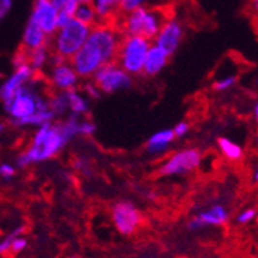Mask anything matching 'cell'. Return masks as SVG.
I'll return each mask as SVG.
<instances>
[{"mask_svg":"<svg viewBox=\"0 0 258 258\" xmlns=\"http://www.w3.org/2000/svg\"><path fill=\"white\" fill-rule=\"evenodd\" d=\"M151 45V40L147 37L127 35L121 41L120 48H118L117 64L131 76L141 74L144 61H145Z\"/></svg>","mask_w":258,"mask_h":258,"instance_id":"cell-1","label":"cell"},{"mask_svg":"<svg viewBox=\"0 0 258 258\" xmlns=\"http://www.w3.org/2000/svg\"><path fill=\"white\" fill-rule=\"evenodd\" d=\"M165 21L166 19L159 11L141 7L127 13L123 29L127 35H137L152 40L158 33Z\"/></svg>","mask_w":258,"mask_h":258,"instance_id":"cell-2","label":"cell"},{"mask_svg":"<svg viewBox=\"0 0 258 258\" xmlns=\"http://www.w3.org/2000/svg\"><path fill=\"white\" fill-rule=\"evenodd\" d=\"M91 26L81 23L72 18L70 22L56 31L54 36V49L56 54L64 59H71L85 44Z\"/></svg>","mask_w":258,"mask_h":258,"instance_id":"cell-3","label":"cell"},{"mask_svg":"<svg viewBox=\"0 0 258 258\" xmlns=\"http://www.w3.org/2000/svg\"><path fill=\"white\" fill-rule=\"evenodd\" d=\"M67 143L68 141L63 137L58 123H56V125L52 123L46 137H44V140L39 147L31 145L26 152L19 154V157L17 158V166L19 168H25V167L31 166L33 163L43 162V161L52 158L66 147Z\"/></svg>","mask_w":258,"mask_h":258,"instance_id":"cell-4","label":"cell"},{"mask_svg":"<svg viewBox=\"0 0 258 258\" xmlns=\"http://www.w3.org/2000/svg\"><path fill=\"white\" fill-rule=\"evenodd\" d=\"M49 108V102L27 86H23L15 92L13 98L4 102V109L11 116L12 123L32 116L35 112Z\"/></svg>","mask_w":258,"mask_h":258,"instance_id":"cell-5","label":"cell"},{"mask_svg":"<svg viewBox=\"0 0 258 258\" xmlns=\"http://www.w3.org/2000/svg\"><path fill=\"white\" fill-rule=\"evenodd\" d=\"M94 84L102 92H116L130 88L133 78L125 70H122L116 62H111L100 67L94 74Z\"/></svg>","mask_w":258,"mask_h":258,"instance_id":"cell-6","label":"cell"},{"mask_svg":"<svg viewBox=\"0 0 258 258\" xmlns=\"http://www.w3.org/2000/svg\"><path fill=\"white\" fill-rule=\"evenodd\" d=\"M104 64H107V61L102 52L89 41H85L82 48L71 58V66L78 77H91Z\"/></svg>","mask_w":258,"mask_h":258,"instance_id":"cell-7","label":"cell"},{"mask_svg":"<svg viewBox=\"0 0 258 258\" xmlns=\"http://www.w3.org/2000/svg\"><path fill=\"white\" fill-rule=\"evenodd\" d=\"M200 159L202 155L198 149H184L176 152L161 166L159 173L163 176L186 175L199 166Z\"/></svg>","mask_w":258,"mask_h":258,"instance_id":"cell-8","label":"cell"},{"mask_svg":"<svg viewBox=\"0 0 258 258\" xmlns=\"http://www.w3.org/2000/svg\"><path fill=\"white\" fill-rule=\"evenodd\" d=\"M112 218L116 229L123 235H131L141 222L140 211L129 200L116 203L112 208Z\"/></svg>","mask_w":258,"mask_h":258,"instance_id":"cell-9","label":"cell"},{"mask_svg":"<svg viewBox=\"0 0 258 258\" xmlns=\"http://www.w3.org/2000/svg\"><path fill=\"white\" fill-rule=\"evenodd\" d=\"M182 36H184V29L181 26V23L176 19H167L163 22L158 33L155 35L153 45L162 49L163 52L171 57L179 48Z\"/></svg>","mask_w":258,"mask_h":258,"instance_id":"cell-10","label":"cell"},{"mask_svg":"<svg viewBox=\"0 0 258 258\" xmlns=\"http://www.w3.org/2000/svg\"><path fill=\"white\" fill-rule=\"evenodd\" d=\"M30 19L40 27L46 35H54L58 30V11L49 0H36Z\"/></svg>","mask_w":258,"mask_h":258,"instance_id":"cell-11","label":"cell"},{"mask_svg":"<svg viewBox=\"0 0 258 258\" xmlns=\"http://www.w3.org/2000/svg\"><path fill=\"white\" fill-rule=\"evenodd\" d=\"M15 67V72L0 88V99L3 100V103L13 98V95L18 91L19 89L26 86V84L32 78L33 72H35L27 62H23Z\"/></svg>","mask_w":258,"mask_h":258,"instance_id":"cell-12","label":"cell"},{"mask_svg":"<svg viewBox=\"0 0 258 258\" xmlns=\"http://www.w3.org/2000/svg\"><path fill=\"white\" fill-rule=\"evenodd\" d=\"M50 80H52L53 85L56 86L59 91H68V90H72V89H75V86L77 85L78 76L75 72L74 67L64 62L59 66L52 67Z\"/></svg>","mask_w":258,"mask_h":258,"instance_id":"cell-13","label":"cell"},{"mask_svg":"<svg viewBox=\"0 0 258 258\" xmlns=\"http://www.w3.org/2000/svg\"><path fill=\"white\" fill-rule=\"evenodd\" d=\"M168 58H170V56L163 52L162 49H159L155 45H151V48L147 53V57H145V61H144L143 72L147 76L158 75L167 66Z\"/></svg>","mask_w":258,"mask_h":258,"instance_id":"cell-14","label":"cell"},{"mask_svg":"<svg viewBox=\"0 0 258 258\" xmlns=\"http://www.w3.org/2000/svg\"><path fill=\"white\" fill-rule=\"evenodd\" d=\"M175 139L172 129H163L154 133L147 143V151L151 154H161L166 152Z\"/></svg>","mask_w":258,"mask_h":258,"instance_id":"cell-15","label":"cell"},{"mask_svg":"<svg viewBox=\"0 0 258 258\" xmlns=\"http://www.w3.org/2000/svg\"><path fill=\"white\" fill-rule=\"evenodd\" d=\"M46 40H48V35L37 26L36 23L29 19L25 32H23V45L27 52L44 46L46 44Z\"/></svg>","mask_w":258,"mask_h":258,"instance_id":"cell-16","label":"cell"},{"mask_svg":"<svg viewBox=\"0 0 258 258\" xmlns=\"http://www.w3.org/2000/svg\"><path fill=\"white\" fill-rule=\"evenodd\" d=\"M197 217L199 218L202 226H212V225H222L228 221L229 218V213L225 207L221 204H214L211 208H208L204 212H200L199 214H197Z\"/></svg>","mask_w":258,"mask_h":258,"instance_id":"cell-17","label":"cell"},{"mask_svg":"<svg viewBox=\"0 0 258 258\" xmlns=\"http://www.w3.org/2000/svg\"><path fill=\"white\" fill-rule=\"evenodd\" d=\"M91 5L96 15V19H108L117 9L121 0H91Z\"/></svg>","mask_w":258,"mask_h":258,"instance_id":"cell-18","label":"cell"},{"mask_svg":"<svg viewBox=\"0 0 258 258\" xmlns=\"http://www.w3.org/2000/svg\"><path fill=\"white\" fill-rule=\"evenodd\" d=\"M56 118V115L50 111V108L44 109V111H37L35 112L32 116H30L27 118H23L21 121L13 122V125L17 127H25V126H41L44 123H49Z\"/></svg>","mask_w":258,"mask_h":258,"instance_id":"cell-19","label":"cell"},{"mask_svg":"<svg viewBox=\"0 0 258 258\" xmlns=\"http://www.w3.org/2000/svg\"><path fill=\"white\" fill-rule=\"evenodd\" d=\"M67 98H68V109L71 111V115L81 116L88 113L89 103L84 96L77 92L75 89L67 91Z\"/></svg>","mask_w":258,"mask_h":258,"instance_id":"cell-20","label":"cell"},{"mask_svg":"<svg viewBox=\"0 0 258 258\" xmlns=\"http://www.w3.org/2000/svg\"><path fill=\"white\" fill-rule=\"evenodd\" d=\"M217 145L220 148V151L226 158L230 161H239L243 157V149L239 144H236L235 141L230 140L228 137H218Z\"/></svg>","mask_w":258,"mask_h":258,"instance_id":"cell-21","label":"cell"},{"mask_svg":"<svg viewBox=\"0 0 258 258\" xmlns=\"http://www.w3.org/2000/svg\"><path fill=\"white\" fill-rule=\"evenodd\" d=\"M27 63L30 64V67L32 68L33 71L41 70L43 67L46 64L49 59V50L46 48V45L44 46H40V48L32 49L27 52Z\"/></svg>","mask_w":258,"mask_h":258,"instance_id":"cell-22","label":"cell"},{"mask_svg":"<svg viewBox=\"0 0 258 258\" xmlns=\"http://www.w3.org/2000/svg\"><path fill=\"white\" fill-rule=\"evenodd\" d=\"M74 18L80 21L81 23H85L88 26H92L96 23V15L94 12L91 3H80L78 7L75 11Z\"/></svg>","mask_w":258,"mask_h":258,"instance_id":"cell-23","label":"cell"},{"mask_svg":"<svg viewBox=\"0 0 258 258\" xmlns=\"http://www.w3.org/2000/svg\"><path fill=\"white\" fill-rule=\"evenodd\" d=\"M49 108L56 116H62L68 111V98L67 91H59L57 95L49 100Z\"/></svg>","mask_w":258,"mask_h":258,"instance_id":"cell-24","label":"cell"},{"mask_svg":"<svg viewBox=\"0 0 258 258\" xmlns=\"http://www.w3.org/2000/svg\"><path fill=\"white\" fill-rule=\"evenodd\" d=\"M78 122H80V120H78L77 116L71 115L67 121L58 123L59 130H61L63 137H64L67 141L72 140L76 135H78L77 134Z\"/></svg>","mask_w":258,"mask_h":258,"instance_id":"cell-25","label":"cell"},{"mask_svg":"<svg viewBox=\"0 0 258 258\" xmlns=\"http://www.w3.org/2000/svg\"><path fill=\"white\" fill-rule=\"evenodd\" d=\"M23 231H25V226H18V228H15L9 235L5 236V238L0 242V255H4L5 252L9 251V249H11L12 243H13V240H15L17 236L22 235Z\"/></svg>","mask_w":258,"mask_h":258,"instance_id":"cell-26","label":"cell"},{"mask_svg":"<svg viewBox=\"0 0 258 258\" xmlns=\"http://www.w3.org/2000/svg\"><path fill=\"white\" fill-rule=\"evenodd\" d=\"M153 1L154 0H121L120 9L125 12V13H129V12L137 9V8L147 7L148 4L153 3Z\"/></svg>","mask_w":258,"mask_h":258,"instance_id":"cell-27","label":"cell"},{"mask_svg":"<svg viewBox=\"0 0 258 258\" xmlns=\"http://www.w3.org/2000/svg\"><path fill=\"white\" fill-rule=\"evenodd\" d=\"M236 82V76L234 75H229V76H225V77L218 78L217 81L214 82V90H217V91H226V90H229L231 89L232 86L235 85Z\"/></svg>","mask_w":258,"mask_h":258,"instance_id":"cell-28","label":"cell"},{"mask_svg":"<svg viewBox=\"0 0 258 258\" xmlns=\"http://www.w3.org/2000/svg\"><path fill=\"white\" fill-rule=\"evenodd\" d=\"M96 125L91 121H80L78 122L77 134L78 135H84V137H90L95 133Z\"/></svg>","mask_w":258,"mask_h":258,"instance_id":"cell-29","label":"cell"},{"mask_svg":"<svg viewBox=\"0 0 258 258\" xmlns=\"http://www.w3.org/2000/svg\"><path fill=\"white\" fill-rule=\"evenodd\" d=\"M256 214H257V212H256L255 208H247V210H243L239 214H238L236 221L239 222V224L245 225V224H249V222L255 220Z\"/></svg>","mask_w":258,"mask_h":258,"instance_id":"cell-30","label":"cell"},{"mask_svg":"<svg viewBox=\"0 0 258 258\" xmlns=\"http://www.w3.org/2000/svg\"><path fill=\"white\" fill-rule=\"evenodd\" d=\"M26 247H27V240L19 235L13 240V243H12L11 249H9V251H12L13 253H18V252L23 251Z\"/></svg>","mask_w":258,"mask_h":258,"instance_id":"cell-31","label":"cell"},{"mask_svg":"<svg viewBox=\"0 0 258 258\" xmlns=\"http://www.w3.org/2000/svg\"><path fill=\"white\" fill-rule=\"evenodd\" d=\"M15 175V168L9 163H3L0 165V176L8 180V179H12V177Z\"/></svg>","mask_w":258,"mask_h":258,"instance_id":"cell-32","label":"cell"},{"mask_svg":"<svg viewBox=\"0 0 258 258\" xmlns=\"http://www.w3.org/2000/svg\"><path fill=\"white\" fill-rule=\"evenodd\" d=\"M85 91L88 94V96L90 99H99L102 91L99 90V88L94 84V82H88L85 85Z\"/></svg>","mask_w":258,"mask_h":258,"instance_id":"cell-33","label":"cell"},{"mask_svg":"<svg viewBox=\"0 0 258 258\" xmlns=\"http://www.w3.org/2000/svg\"><path fill=\"white\" fill-rule=\"evenodd\" d=\"M175 137H184L189 133V123L188 122H179L172 129Z\"/></svg>","mask_w":258,"mask_h":258,"instance_id":"cell-34","label":"cell"},{"mask_svg":"<svg viewBox=\"0 0 258 258\" xmlns=\"http://www.w3.org/2000/svg\"><path fill=\"white\" fill-rule=\"evenodd\" d=\"M80 3H81L80 0H70V1L64 5V8H63L62 11L66 12L67 15H70L71 17H74L75 11H76V8L78 7V4Z\"/></svg>","mask_w":258,"mask_h":258,"instance_id":"cell-35","label":"cell"},{"mask_svg":"<svg viewBox=\"0 0 258 258\" xmlns=\"http://www.w3.org/2000/svg\"><path fill=\"white\" fill-rule=\"evenodd\" d=\"M74 18V17H71L70 15H67L66 12L63 11H58V19H57V23H58V29L63 27L64 25L70 22L71 19Z\"/></svg>","mask_w":258,"mask_h":258,"instance_id":"cell-36","label":"cell"},{"mask_svg":"<svg viewBox=\"0 0 258 258\" xmlns=\"http://www.w3.org/2000/svg\"><path fill=\"white\" fill-rule=\"evenodd\" d=\"M12 7V0H0V22Z\"/></svg>","mask_w":258,"mask_h":258,"instance_id":"cell-37","label":"cell"},{"mask_svg":"<svg viewBox=\"0 0 258 258\" xmlns=\"http://www.w3.org/2000/svg\"><path fill=\"white\" fill-rule=\"evenodd\" d=\"M75 167H76V170H78L80 172H84L85 175H90V170H89V167H88V162L84 161V159H76V162H75Z\"/></svg>","mask_w":258,"mask_h":258,"instance_id":"cell-38","label":"cell"},{"mask_svg":"<svg viewBox=\"0 0 258 258\" xmlns=\"http://www.w3.org/2000/svg\"><path fill=\"white\" fill-rule=\"evenodd\" d=\"M49 1L52 3V5L56 8L57 11H62L63 8H64V5H66L70 0H49Z\"/></svg>","mask_w":258,"mask_h":258,"instance_id":"cell-39","label":"cell"},{"mask_svg":"<svg viewBox=\"0 0 258 258\" xmlns=\"http://www.w3.org/2000/svg\"><path fill=\"white\" fill-rule=\"evenodd\" d=\"M253 117H255V120H257L258 118V104L255 103V106H253Z\"/></svg>","mask_w":258,"mask_h":258,"instance_id":"cell-40","label":"cell"},{"mask_svg":"<svg viewBox=\"0 0 258 258\" xmlns=\"http://www.w3.org/2000/svg\"><path fill=\"white\" fill-rule=\"evenodd\" d=\"M258 180V171L256 170L255 173H253V182H257Z\"/></svg>","mask_w":258,"mask_h":258,"instance_id":"cell-41","label":"cell"},{"mask_svg":"<svg viewBox=\"0 0 258 258\" xmlns=\"http://www.w3.org/2000/svg\"><path fill=\"white\" fill-rule=\"evenodd\" d=\"M4 130H5V126H4V123H0V134H3Z\"/></svg>","mask_w":258,"mask_h":258,"instance_id":"cell-42","label":"cell"},{"mask_svg":"<svg viewBox=\"0 0 258 258\" xmlns=\"http://www.w3.org/2000/svg\"><path fill=\"white\" fill-rule=\"evenodd\" d=\"M82 3H91V0H80Z\"/></svg>","mask_w":258,"mask_h":258,"instance_id":"cell-43","label":"cell"},{"mask_svg":"<svg viewBox=\"0 0 258 258\" xmlns=\"http://www.w3.org/2000/svg\"><path fill=\"white\" fill-rule=\"evenodd\" d=\"M70 258H76V257H70Z\"/></svg>","mask_w":258,"mask_h":258,"instance_id":"cell-44","label":"cell"}]
</instances>
